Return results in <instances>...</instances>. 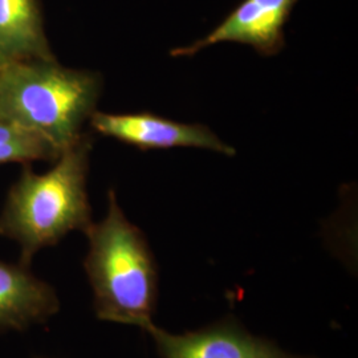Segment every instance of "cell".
<instances>
[{
  "label": "cell",
  "mask_w": 358,
  "mask_h": 358,
  "mask_svg": "<svg viewBox=\"0 0 358 358\" xmlns=\"http://www.w3.org/2000/svg\"><path fill=\"white\" fill-rule=\"evenodd\" d=\"M90 150L92 138L83 134L59 155L51 170L38 174L26 167L11 186L0 211V236L19 244L22 266L31 268L41 248L92 226L87 190Z\"/></svg>",
  "instance_id": "cell-1"
},
{
  "label": "cell",
  "mask_w": 358,
  "mask_h": 358,
  "mask_svg": "<svg viewBox=\"0 0 358 358\" xmlns=\"http://www.w3.org/2000/svg\"><path fill=\"white\" fill-rule=\"evenodd\" d=\"M88 254L84 269L99 320L138 327L153 324L158 299V268L149 243L108 194V213L85 231Z\"/></svg>",
  "instance_id": "cell-2"
},
{
  "label": "cell",
  "mask_w": 358,
  "mask_h": 358,
  "mask_svg": "<svg viewBox=\"0 0 358 358\" xmlns=\"http://www.w3.org/2000/svg\"><path fill=\"white\" fill-rule=\"evenodd\" d=\"M101 77L53 60L13 62L0 71V117L36 133L60 153L83 136Z\"/></svg>",
  "instance_id": "cell-3"
},
{
  "label": "cell",
  "mask_w": 358,
  "mask_h": 358,
  "mask_svg": "<svg viewBox=\"0 0 358 358\" xmlns=\"http://www.w3.org/2000/svg\"><path fill=\"white\" fill-rule=\"evenodd\" d=\"M145 332L152 336L161 358H317L285 352L272 340L245 331L234 317L182 334L153 322Z\"/></svg>",
  "instance_id": "cell-4"
},
{
  "label": "cell",
  "mask_w": 358,
  "mask_h": 358,
  "mask_svg": "<svg viewBox=\"0 0 358 358\" xmlns=\"http://www.w3.org/2000/svg\"><path fill=\"white\" fill-rule=\"evenodd\" d=\"M299 0H243L207 36L170 52L189 57L219 43L251 45L263 56H275L284 47V26Z\"/></svg>",
  "instance_id": "cell-5"
},
{
  "label": "cell",
  "mask_w": 358,
  "mask_h": 358,
  "mask_svg": "<svg viewBox=\"0 0 358 358\" xmlns=\"http://www.w3.org/2000/svg\"><path fill=\"white\" fill-rule=\"evenodd\" d=\"M90 127L105 137L136 146L142 150L198 148L224 155H235V149L219 140L217 134L199 124H180L143 112L133 115H109L93 112Z\"/></svg>",
  "instance_id": "cell-6"
},
{
  "label": "cell",
  "mask_w": 358,
  "mask_h": 358,
  "mask_svg": "<svg viewBox=\"0 0 358 358\" xmlns=\"http://www.w3.org/2000/svg\"><path fill=\"white\" fill-rule=\"evenodd\" d=\"M59 310L60 300L50 282L20 263L0 260V332L45 324Z\"/></svg>",
  "instance_id": "cell-7"
},
{
  "label": "cell",
  "mask_w": 358,
  "mask_h": 358,
  "mask_svg": "<svg viewBox=\"0 0 358 358\" xmlns=\"http://www.w3.org/2000/svg\"><path fill=\"white\" fill-rule=\"evenodd\" d=\"M0 53L8 63L55 59L36 0H0Z\"/></svg>",
  "instance_id": "cell-8"
},
{
  "label": "cell",
  "mask_w": 358,
  "mask_h": 358,
  "mask_svg": "<svg viewBox=\"0 0 358 358\" xmlns=\"http://www.w3.org/2000/svg\"><path fill=\"white\" fill-rule=\"evenodd\" d=\"M60 152L36 133L0 117V165L56 161Z\"/></svg>",
  "instance_id": "cell-9"
},
{
  "label": "cell",
  "mask_w": 358,
  "mask_h": 358,
  "mask_svg": "<svg viewBox=\"0 0 358 358\" xmlns=\"http://www.w3.org/2000/svg\"><path fill=\"white\" fill-rule=\"evenodd\" d=\"M8 64V62L1 56V53H0V71L6 66V65Z\"/></svg>",
  "instance_id": "cell-10"
},
{
  "label": "cell",
  "mask_w": 358,
  "mask_h": 358,
  "mask_svg": "<svg viewBox=\"0 0 358 358\" xmlns=\"http://www.w3.org/2000/svg\"><path fill=\"white\" fill-rule=\"evenodd\" d=\"M36 358H47V357H36Z\"/></svg>",
  "instance_id": "cell-11"
}]
</instances>
